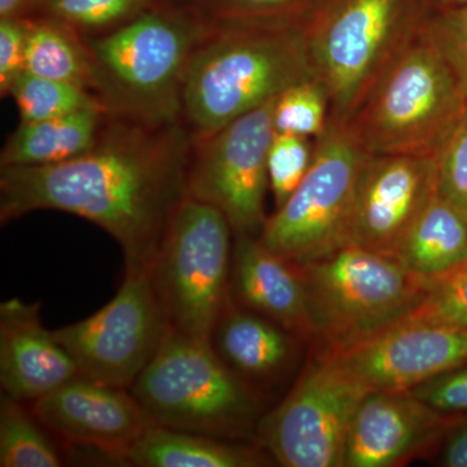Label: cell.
I'll return each instance as SVG.
<instances>
[{
    "mask_svg": "<svg viewBox=\"0 0 467 467\" xmlns=\"http://www.w3.org/2000/svg\"><path fill=\"white\" fill-rule=\"evenodd\" d=\"M168 330L149 270H125L124 281L109 304L90 317L52 331L81 376L130 389Z\"/></svg>",
    "mask_w": 467,
    "mask_h": 467,
    "instance_id": "cell-11",
    "label": "cell"
},
{
    "mask_svg": "<svg viewBox=\"0 0 467 467\" xmlns=\"http://www.w3.org/2000/svg\"><path fill=\"white\" fill-rule=\"evenodd\" d=\"M7 97L14 98L21 121H41L69 115L82 109H100L110 113L109 107L95 92L57 79L23 72L9 88Z\"/></svg>",
    "mask_w": 467,
    "mask_h": 467,
    "instance_id": "cell-25",
    "label": "cell"
},
{
    "mask_svg": "<svg viewBox=\"0 0 467 467\" xmlns=\"http://www.w3.org/2000/svg\"><path fill=\"white\" fill-rule=\"evenodd\" d=\"M27 404L64 450L117 465L152 425L130 389L81 374Z\"/></svg>",
    "mask_w": 467,
    "mask_h": 467,
    "instance_id": "cell-14",
    "label": "cell"
},
{
    "mask_svg": "<svg viewBox=\"0 0 467 467\" xmlns=\"http://www.w3.org/2000/svg\"><path fill=\"white\" fill-rule=\"evenodd\" d=\"M318 355L370 391H410L467 364V330L398 324Z\"/></svg>",
    "mask_w": 467,
    "mask_h": 467,
    "instance_id": "cell-13",
    "label": "cell"
},
{
    "mask_svg": "<svg viewBox=\"0 0 467 467\" xmlns=\"http://www.w3.org/2000/svg\"><path fill=\"white\" fill-rule=\"evenodd\" d=\"M27 18H0V94L26 72Z\"/></svg>",
    "mask_w": 467,
    "mask_h": 467,
    "instance_id": "cell-33",
    "label": "cell"
},
{
    "mask_svg": "<svg viewBox=\"0 0 467 467\" xmlns=\"http://www.w3.org/2000/svg\"><path fill=\"white\" fill-rule=\"evenodd\" d=\"M221 16L242 23H267L288 14L300 0H217Z\"/></svg>",
    "mask_w": 467,
    "mask_h": 467,
    "instance_id": "cell-34",
    "label": "cell"
},
{
    "mask_svg": "<svg viewBox=\"0 0 467 467\" xmlns=\"http://www.w3.org/2000/svg\"><path fill=\"white\" fill-rule=\"evenodd\" d=\"M109 113L82 109L41 121H21L0 155V167H43L84 155L94 146Z\"/></svg>",
    "mask_w": 467,
    "mask_h": 467,
    "instance_id": "cell-21",
    "label": "cell"
},
{
    "mask_svg": "<svg viewBox=\"0 0 467 467\" xmlns=\"http://www.w3.org/2000/svg\"><path fill=\"white\" fill-rule=\"evenodd\" d=\"M398 324L467 330V260L450 272L430 279L423 299Z\"/></svg>",
    "mask_w": 467,
    "mask_h": 467,
    "instance_id": "cell-27",
    "label": "cell"
},
{
    "mask_svg": "<svg viewBox=\"0 0 467 467\" xmlns=\"http://www.w3.org/2000/svg\"><path fill=\"white\" fill-rule=\"evenodd\" d=\"M368 392L317 353L285 400L260 418L259 447L285 467H343L353 417Z\"/></svg>",
    "mask_w": 467,
    "mask_h": 467,
    "instance_id": "cell-10",
    "label": "cell"
},
{
    "mask_svg": "<svg viewBox=\"0 0 467 467\" xmlns=\"http://www.w3.org/2000/svg\"><path fill=\"white\" fill-rule=\"evenodd\" d=\"M410 392L441 413H467V364L420 384Z\"/></svg>",
    "mask_w": 467,
    "mask_h": 467,
    "instance_id": "cell-32",
    "label": "cell"
},
{
    "mask_svg": "<svg viewBox=\"0 0 467 467\" xmlns=\"http://www.w3.org/2000/svg\"><path fill=\"white\" fill-rule=\"evenodd\" d=\"M232 300L297 337L316 339L306 285L296 264L270 250L260 236L236 235Z\"/></svg>",
    "mask_w": 467,
    "mask_h": 467,
    "instance_id": "cell-18",
    "label": "cell"
},
{
    "mask_svg": "<svg viewBox=\"0 0 467 467\" xmlns=\"http://www.w3.org/2000/svg\"><path fill=\"white\" fill-rule=\"evenodd\" d=\"M232 234L213 205L181 202L149 270L169 327L209 339L232 303Z\"/></svg>",
    "mask_w": 467,
    "mask_h": 467,
    "instance_id": "cell-8",
    "label": "cell"
},
{
    "mask_svg": "<svg viewBox=\"0 0 467 467\" xmlns=\"http://www.w3.org/2000/svg\"><path fill=\"white\" fill-rule=\"evenodd\" d=\"M26 70L81 86L98 95L97 77L86 41H82L78 30L57 18H27Z\"/></svg>",
    "mask_w": 467,
    "mask_h": 467,
    "instance_id": "cell-23",
    "label": "cell"
},
{
    "mask_svg": "<svg viewBox=\"0 0 467 467\" xmlns=\"http://www.w3.org/2000/svg\"><path fill=\"white\" fill-rule=\"evenodd\" d=\"M149 0H43L41 9L76 30L109 32L142 15Z\"/></svg>",
    "mask_w": 467,
    "mask_h": 467,
    "instance_id": "cell-28",
    "label": "cell"
},
{
    "mask_svg": "<svg viewBox=\"0 0 467 467\" xmlns=\"http://www.w3.org/2000/svg\"><path fill=\"white\" fill-rule=\"evenodd\" d=\"M43 0H0V18H30L34 9L41 8Z\"/></svg>",
    "mask_w": 467,
    "mask_h": 467,
    "instance_id": "cell-36",
    "label": "cell"
},
{
    "mask_svg": "<svg viewBox=\"0 0 467 467\" xmlns=\"http://www.w3.org/2000/svg\"><path fill=\"white\" fill-rule=\"evenodd\" d=\"M41 304H0L2 393L32 402L79 376L75 359L41 321Z\"/></svg>",
    "mask_w": 467,
    "mask_h": 467,
    "instance_id": "cell-17",
    "label": "cell"
},
{
    "mask_svg": "<svg viewBox=\"0 0 467 467\" xmlns=\"http://www.w3.org/2000/svg\"><path fill=\"white\" fill-rule=\"evenodd\" d=\"M459 417L436 410L410 391H370L353 417L344 466H400L439 447Z\"/></svg>",
    "mask_w": 467,
    "mask_h": 467,
    "instance_id": "cell-16",
    "label": "cell"
},
{
    "mask_svg": "<svg viewBox=\"0 0 467 467\" xmlns=\"http://www.w3.org/2000/svg\"><path fill=\"white\" fill-rule=\"evenodd\" d=\"M313 150L309 138L275 134L267 155V177L276 208L285 204L306 177L312 164Z\"/></svg>",
    "mask_w": 467,
    "mask_h": 467,
    "instance_id": "cell-29",
    "label": "cell"
},
{
    "mask_svg": "<svg viewBox=\"0 0 467 467\" xmlns=\"http://www.w3.org/2000/svg\"><path fill=\"white\" fill-rule=\"evenodd\" d=\"M422 26L408 0H337L304 29L313 76L327 94L331 125L349 124Z\"/></svg>",
    "mask_w": 467,
    "mask_h": 467,
    "instance_id": "cell-7",
    "label": "cell"
},
{
    "mask_svg": "<svg viewBox=\"0 0 467 467\" xmlns=\"http://www.w3.org/2000/svg\"><path fill=\"white\" fill-rule=\"evenodd\" d=\"M275 462L263 448L150 425L122 457L121 466L257 467Z\"/></svg>",
    "mask_w": 467,
    "mask_h": 467,
    "instance_id": "cell-20",
    "label": "cell"
},
{
    "mask_svg": "<svg viewBox=\"0 0 467 467\" xmlns=\"http://www.w3.org/2000/svg\"><path fill=\"white\" fill-rule=\"evenodd\" d=\"M436 193L434 155H365L350 223V244L395 257Z\"/></svg>",
    "mask_w": 467,
    "mask_h": 467,
    "instance_id": "cell-15",
    "label": "cell"
},
{
    "mask_svg": "<svg viewBox=\"0 0 467 467\" xmlns=\"http://www.w3.org/2000/svg\"><path fill=\"white\" fill-rule=\"evenodd\" d=\"M309 78L315 76L301 27L278 23L209 27L187 69L183 124L193 143H201Z\"/></svg>",
    "mask_w": 467,
    "mask_h": 467,
    "instance_id": "cell-2",
    "label": "cell"
},
{
    "mask_svg": "<svg viewBox=\"0 0 467 467\" xmlns=\"http://www.w3.org/2000/svg\"><path fill=\"white\" fill-rule=\"evenodd\" d=\"M296 335L272 319L230 303L212 330V347L241 379L264 382L281 374L295 353Z\"/></svg>",
    "mask_w": 467,
    "mask_h": 467,
    "instance_id": "cell-19",
    "label": "cell"
},
{
    "mask_svg": "<svg viewBox=\"0 0 467 467\" xmlns=\"http://www.w3.org/2000/svg\"><path fill=\"white\" fill-rule=\"evenodd\" d=\"M330 124L327 94L317 79L292 85L279 94L273 107L275 133L319 138Z\"/></svg>",
    "mask_w": 467,
    "mask_h": 467,
    "instance_id": "cell-26",
    "label": "cell"
},
{
    "mask_svg": "<svg viewBox=\"0 0 467 467\" xmlns=\"http://www.w3.org/2000/svg\"><path fill=\"white\" fill-rule=\"evenodd\" d=\"M365 152L349 125H328L299 186L266 218L260 239L292 263L350 244L353 202Z\"/></svg>",
    "mask_w": 467,
    "mask_h": 467,
    "instance_id": "cell-9",
    "label": "cell"
},
{
    "mask_svg": "<svg viewBox=\"0 0 467 467\" xmlns=\"http://www.w3.org/2000/svg\"><path fill=\"white\" fill-rule=\"evenodd\" d=\"M395 259L425 279L467 260V212L436 195L410 227Z\"/></svg>",
    "mask_w": 467,
    "mask_h": 467,
    "instance_id": "cell-22",
    "label": "cell"
},
{
    "mask_svg": "<svg viewBox=\"0 0 467 467\" xmlns=\"http://www.w3.org/2000/svg\"><path fill=\"white\" fill-rule=\"evenodd\" d=\"M296 265L321 347L355 342L398 324L429 285L395 257L356 244Z\"/></svg>",
    "mask_w": 467,
    "mask_h": 467,
    "instance_id": "cell-6",
    "label": "cell"
},
{
    "mask_svg": "<svg viewBox=\"0 0 467 467\" xmlns=\"http://www.w3.org/2000/svg\"><path fill=\"white\" fill-rule=\"evenodd\" d=\"M153 425L239 441L259 425L261 399L212 347L169 327L161 346L130 387Z\"/></svg>",
    "mask_w": 467,
    "mask_h": 467,
    "instance_id": "cell-4",
    "label": "cell"
},
{
    "mask_svg": "<svg viewBox=\"0 0 467 467\" xmlns=\"http://www.w3.org/2000/svg\"><path fill=\"white\" fill-rule=\"evenodd\" d=\"M275 99L234 119L193 149L187 195L217 208L235 235L261 234L266 223Z\"/></svg>",
    "mask_w": 467,
    "mask_h": 467,
    "instance_id": "cell-12",
    "label": "cell"
},
{
    "mask_svg": "<svg viewBox=\"0 0 467 467\" xmlns=\"http://www.w3.org/2000/svg\"><path fill=\"white\" fill-rule=\"evenodd\" d=\"M208 29L186 15L146 11L86 41L110 113L150 125L182 121L187 69Z\"/></svg>",
    "mask_w": 467,
    "mask_h": 467,
    "instance_id": "cell-3",
    "label": "cell"
},
{
    "mask_svg": "<svg viewBox=\"0 0 467 467\" xmlns=\"http://www.w3.org/2000/svg\"><path fill=\"white\" fill-rule=\"evenodd\" d=\"M192 135L183 121L150 125L109 113L84 155L0 171V221L36 211L85 218L122 248L125 270H150L187 196Z\"/></svg>",
    "mask_w": 467,
    "mask_h": 467,
    "instance_id": "cell-1",
    "label": "cell"
},
{
    "mask_svg": "<svg viewBox=\"0 0 467 467\" xmlns=\"http://www.w3.org/2000/svg\"><path fill=\"white\" fill-rule=\"evenodd\" d=\"M439 465L467 467V413L460 414L439 445Z\"/></svg>",
    "mask_w": 467,
    "mask_h": 467,
    "instance_id": "cell-35",
    "label": "cell"
},
{
    "mask_svg": "<svg viewBox=\"0 0 467 467\" xmlns=\"http://www.w3.org/2000/svg\"><path fill=\"white\" fill-rule=\"evenodd\" d=\"M422 30L467 100V5L441 12L423 24Z\"/></svg>",
    "mask_w": 467,
    "mask_h": 467,
    "instance_id": "cell-30",
    "label": "cell"
},
{
    "mask_svg": "<svg viewBox=\"0 0 467 467\" xmlns=\"http://www.w3.org/2000/svg\"><path fill=\"white\" fill-rule=\"evenodd\" d=\"M451 2L456 3V5H467V0H451Z\"/></svg>",
    "mask_w": 467,
    "mask_h": 467,
    "instance_id": "cell-37",
    "label": "cell"
},
{
    "mask_svg": "<svg viewBox=\"0 0 467 467\" xmlns=\"http://www.w3.org/2000/svg\"><path fill=\"white\" fill-rule=\"evenodd\" d=\"M66 450L26 401L0 398V467H60Z\"/></svg>",
    "mask_w": 467,
    "mask_h": 467,
    "instance_id": "cell-24",
    "label": "cell"
},
{
    "mask_svg": "<svg viewBox=\"0 0 467 467\" xmlns=\"http://www.w3.org/2000/svg\"><path fill=\"white\" fill-rule=\"evenodd\" d=\"M434 160L436 195L467 212V109Z\"/></svg>",
    "mask_w": 467,
    "mask_h": 467,
    "instance_id": "cell-31",
    "label": "cell"
},
{
    "mask_svg": "<svg viewBox=\"0 0 467 467\" xmlns=\"http://www.w3.org/2000/svg\"><path fill=\"white\" fill-rule=\"evenodd\" d=\"M466 109L453 76L420 29L348 125L368 155H434Z\"/></svg>",
    "mask_w": 467,
    "mask_h": 467,
    "instance_id": "cell-5",
    "label": "cell"
}]
</instances>
